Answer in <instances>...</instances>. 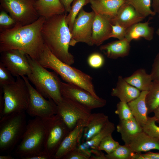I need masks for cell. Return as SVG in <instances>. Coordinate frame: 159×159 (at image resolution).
Returning <instances> with one entry per match:
<instances>
[{
	"mask_svg": "<svg viewBox=\"0 0 159 159\" xmlns=\"http://www.w3.org/2000/svg\"><path fill=\"white\" fill-rule=\"evenodd\" d=\"M36 61L46 68L53 70L66 82L78 86L94 96L99 97L95 92L90 76L59 59L46 44Z\"/></svg>",
	"mask_w": 159,
	"mask_h": 159,
	"instance_id": "cell-3",
	"label": "cell"
},
{
	"mask_svg": "<svg viewBox=\"0 0 159 159\" xmlns=\"http://www.w3.org/2000/svg\"><path fill=\"white\" fill-rule=\"evenodd\" d=\"M67 13L54 15L46 19L41 29L44 43L59 59L71 65L74 62L69 52L71 34L66 21Z\"/></svg>",
	"mask_w": 159,
	"mask_h": 159,
	"instance_id": "cell-2",
	"label": "cell"
},
{
	"mask_svg": "<svg viewBox=\"0 0 159 159\" xmlns=\"http://www.w3.org/2000/svg\"><path fill=\"white\" fill-rule=\"evenodd\" d=\"M115 113L118 115L120 120L130 119L134 117L127 103L120 101L116 105Z\"/></svg>",
	"mask_w": 159,
	"mask_h": 159,
	"instance_id": "cell-35",
	"label": "cell"
},
{
	"mask_svg": "<svg viewBox=\"0 0 159 159\" xmlns=\"http://www.w3.org/2000/svg\"><path fill=\"white\" fill-rule=\"evenodd\" d=\"M62 159H89L76 149L65 155Z\"/></svg>",
	"mask_w": 159,
	"mask_h": 159,
	"instance_id": "cell-42",
	"label": "cell"
},
{
	"mask_svg": "<svg viewBox=\"0 0 159 159\" xmlns=\"http://www.w3.org/2000/svg\"><path fill=\"white\" fill-rule=\"evenodd\" d=\"M125 0H90V6L95 12L114 18Z\"/></svg>",
	"mask_w": 159,
	"mask_h": 159,
	"instance_id": "cell-21",
	"label": "cell"
},
{
	"mask_svg": "<svg viewBox=\"0 0 159 159\" xmlns=\"http://www.w3.org/2000/svg\"><path fill=\"white\" fill-rule=\"evenodd\" d=\"M31 72L27 77L36 90L45 98L53 100L57 105L62 98L60 90L61 81L54 72L46 69L27 54Z\"/></svg>",
	"mask_w": 159,
	"mask_h": 159,
	"instance_id": "cell-4",
	"label": "cell"
},
{
	"mask_svg": "<svg viewBox=\"0 0 159 159\" xmlns=\"http://www.w3.org/2000/svg\"><path fill=\"white\" fill-rule=\"evenodd\" d=\"M95 15L92 25V46H99L109 39L112 30L111 19L108 17L95 12Z\"/></svg>",
	"mask_w": 159,
	"mask_h": 159,
	"instance_id": "cell-16",
	"label": "cell"
},
{
	"mask_svg": "<svg viewBox=\"0 0 159 159\" xmlns=\"http://www.w3.org/2000/svg\"><path fill=\"white\" fill-rule=\"evenodd\" d=\"M148 92L141 91L138 97L127 103L134 117L142 127L145 124L148 119L145 98Z\"/></svg>",
	"mask_w": 159,
	"mask_h": 159,
	"instance_id": "cell-24",
	"label": "cell"
},
{
	"mask_svg": "<svg viewBox=\"0 0 159 159\" xmlns=\"http://www.w3.org/2000/svg\"><path fill=\"white\" fill-rule=\"evenodd\" d=\"M3 10L0 13V32L13 28L16 23L11 16Z\"/></svg>",
	"mask_w": 159,
	"mask_h": 159,
	"instance_id": "cell-36",
	"label": "cell"
},
{
	"mask_svg": "<svg viewBox=\"0 0 159 159\" xmlns=\"http://www.w3.org/2000/svg\"><path fill=\"white\" fill-rule=\"evenodd\" d=\"M125 3L132 6L136 11L145 18L156 14L151 8L152 0H125Z\"/></svg>",
	"mask_w": 159,
	"mask_h": 159,
	"instance_id": "cell-30",
	"label": "cell"
},
{
	"mask_svg": "<svg viewBox=\"0 0 159 159\" xmlns=\"http://www.w3.org/2000/svg\"><path fill=\"white\" fill-rule=\"evenodd\" d=\"M60 90L63 96L91 110L102 107L106 104L105 100L96 97L86 90L73 84L61 82Z\"/></svg>",
	"mask_w": 159,
	"mask_h": 159,
	"instance_id": "cell-13",
	"label": "cell"
},
{
	"mask_svg": "<svg viewBox=\"0 0 159 159\" xmlns=\"http://www.w3.org/2000/svg\"><path fill=\"white\" fill-rule=\"evenodd\" d=\"M150 74L153 81L159 80V52L154 60Z\"/></svg>",
	"mask_w": 159,
	"mask_h": 159,
	"instance_id": "cell-40",
	"label": "cell"
},
{
	"mask_svg": "<svg viewBox=\"0 0 159 159\" xmlns=\"http://www.w3.org/2000/svg\"><path fill=\"white\" fill-rule=\"evenodd\" d=\"M127 29L118 24L112 25V30L109 38H115L119 40L125 38Z\"/></svg>",
	"mask_w": 159,
	"mask_h": 159,
	"instance_id": "cell-39",
	"label": "cell"
},
{
	"mask_svg": "<svg viewBox=\"0 0 159 159\" xmlns=\"http://www.w3.org/2000/svg\"><path fill=\"white\" fill-rule=\"evenodd\" d=\"M76 149L90 159L91 155L90 149L88 148L82 143L78 145Z\"/></svg>",
	"mask_w": 159,
	"mask_h": 159,
	"instance_id": "cell-45",
	"label": "cell"
},
{
	"mask_svg": "<svg viewBox=\"0 0 159 159\" xmlns=\"http://www.w3.org/2000/svg\"><path fill=\"white\" fill-rule=\"evenodd\" d=\"M87 62L89 65L94 69H98L102 67L105 62L103 56L98 52H94L88 57Z\"/></svg>",
	"mask_w": 159,
	"mask_h": 159,
	"instance_id": "cell-38",
	"label": "cell"
},
{
	"mask_svg": "<svg viewBox=\"0 0 159 159\" xmlns=\"http://www.w3.org/2000/svg\"><path fill=\"white\" fill-rule=\"evenodd\" d=\"M141 92L119 76L116 86L112 89L110 94L112 96L118 98L120 101L128 103L138 97Z\"/></svg>",
	"mask_w": 159,
	"mask_h": 159,
	"instance_id": "cell-20",
	"label": "cell"
},
{
	"mask_svg": "<svg viewBox=\"0 0 159 159\" xmlns=\"http://www.w3.org/2000/svg\"><path fill=\"white\" fill-rule=\"evenodd\" d=\"M145 18L131 6L125 3L120 8L116 16L111 19L112 25L118 24L126 29L142 21Z\"/></svg>",
	"mask_w": 159,
	"mask_h": 159,
	"instance_id": "cell-17",
	"label": "cell"
},
{
	"mask_svg": "<svg viewBox=\"0 0 159 159\" xmlns=\"http://www.w3.org/2000/svg\"><path fill=\"white\" fill-rule=\"evenodd\" d=\"M127 145L135 153L146 152L153 149L159 150V139L143 131L132 137Z\"/></svg>",
	"mask_w": 159,
	"mask_h": 159,
	"instance_id": "cell-18",
	"label": "cell"
},
{
	"mask_svg": "<svg viewBox=\"0 0 159 159\" xmlns=\"http://www.w3.org/2000/svg\"><path fill=\"white\" fill-rule=\"evenodd\" d=\"M15 81L9 71L0 62V86L10 84Z\"/></svg>",
	"mask_w": 159,
	"mask_h": 159,
	"instance_id": "cell-37",
	"label": "cell"
},
{
	"mask_svg": "<svg viewBox=\"0 0 159 159\" xmlns=\"http://www.w3.org/2000/svg\"><path fill=\"white\" fill-rule=\"evenodd\" d=\"M37 0H0V9L14 19L16 24L25 26L32 24L39 16L34 8Z\"/></svg>",
	"mask_w": 159,
	"mask_h": 159,
	"instance_id": "cell-8",
	"label": "cell"
},
{
	"mask_svg": "<svg viewBox=\"0 0 159 159\" xmlns=\"http://www.w3.org/2000/svg\"><path fill=\"white\" fill-rule=\"evenodd\" d=\"M95 13L92 11L88 12L83 8L76 18L71 32L69 45L74 46L78 42L84 43L92 46V25Z\"/></svg>",
	"mask_w": 159,
	"mask_h": 159,
	"instance_id": "cell-12",
	"label": "cell"
},
{
	"mask_svg": "<svg viewBox=\"0 0 159 159\" xmlns=\"http://www.w3.org/2000/svg\"><path fill=\"white\" fill-rule=\"evenodd\" d=\"M135 153L127 145H119L113 152L105 155L106 159H132Z\"/></svg>",
	"mask_w": 159,
	"mask_h": 159,
	"instance_id": "cell-32",
	"label": "cell"
},
{
	"mask_svg": "<svg viewBox=\"0 0 159 159\" xmlns=\"http://www.w3.org/2000/svg\"><path fill=\"white\" fill-rule=\"evenodd\" d=\"M45 19L39 16L32 24L23 26L16 24L13 28L0 32V53L19 50L37 60L44 47L41 32Z\"/></svg>",
	"mask_w": 159,
	"mask_h": 159,
	"instance_id": "cell-1",
	"label": "cell"
},
{
	"mask_svg": "<svg viewBox=\"0 0 159 159\" xmlns=\"http://www.w3.org/2000/svg\"><path fill=\"white\" fill-rule=\"evenodd\" d=\"M112 134L105 137L100 142L98 149L105 151L107 154L111 153L115 150L120 145L119 143L114 140Z\"/></svg>",
	"mask_w": 159,
	"mask_h": 159,
	"instance_id": "cell-33",
	"label": "cell"
},
{
	"mask_svg": "<svg viewBox=\"0 0 159 159\" xmlns=\"http://www.w3.org/2000/svg\"><path fill=\"white\" fill-rule=\"evenodd\" d=\"M109 121L103 113H91L84 129L82 142L88 140L98 133Z\"/></svg>",
	"mask_w": 159,
	"mask_h": 159,
	"instance_id": "cell-19",
	"label": "cell"
},
{
	"mask_svg": "<svg viewBox=\"0 0 159 159\" xmlns=\"http://www.w3.org/2000/svg\"><path fill=\"white\" fill-rule=\"evenodd\" d=\"M148 114L153 112L159 106V80L153 81L152 87L145 98Z\"/></svg>",
	"mask_w": 159,
	"mask_h": 159,
	"instance_id": "cell-29",
	"label": "cell"
},
{
	"mask_svg": "<svg viewBox=\"0 0 159 159\" xmlns=\"http://www.w3.org/2000/svg\"><path fill=\"white\" fill-rule=\"evenodd\" d=\"M149 20L145 22L136 23L127 29L125 38L130 42L133 40L143 38L148 41L153 38L154 30L149 25Z\"/></svg>",
	"mask_w": 159,
	"mask_h": 159,
	"instance_id": "cell-25",
	"label": "cell"
},
{
	"mask_svg": "<svg viewBox=\"0 0 159 159\" xmlns=\"http://www.w3.org/2000/svg\"><path fill=\"white\" fill-rule=\"evenodd\" d=\"M1 86L4 106L0 118L13 113L26 112L29 104V94L28 87L24 79L20 76L17 77L14 83Z\"/></svg>",
	"mask_w": 159,
	"mask_h": 159,
	"instance_id": "cell-7",
	"label": "cell"
},
{
	"mask_svg": "<svg viewBox=\"0 0 159 159\" xmlns=\"http://www.w3.org/2000/svg\"><path fill=\"white\" fill-rule=\"evenodd\" d=\"M153 11L158 15L159 19V0H152Z\"/></svg>",
	"mask_w": 159,
	"mask_h": 159,
	"instance_id": "cell-48",
	"label": "cell"
},
{
	"mask_svg": "<svg viewBox=\"0 0 159 159\" xmlns=\"http://www.w3.org/2000/svg\"><path fill=\"white\" fill-rule=\"evenodd\" d=\"M86 122L78 120L74 127L64 137L53 158V159H62L67 154L77 148L82 137Z\"/></svg>",
	"mask_w": 159,
	"mask_h": 159,
	"instance_id": "cell-15",
	"label": "cell"
},
{
	"mask_svg": "<svg viewBox=\"0 0 159 159\" xmlns=\"http://www.w3.org/2000/svg\"><path fill=\"white\" fill-rule=\"evenodd\" d=\"M45 119L46 130L44 152L52 159L63 140L70 130L57 114Z\"/></svg>",
	"mask_w": 159,
	"mask_h": 159,
	"instance_id": "cell-9",
	"label": "cell"
},
{
	"mask_svg": "<svg viewBox=\"0 0 159 159\" xmlns=\"http://www.w3.org/2000/svg\"><path fill=\"white\" fill-rule=\"evenodd\" d=\"M129 84L141 91H148L153 82L151 76L148 74L145 69L143 68L135 71L130 76L124 77Z\"/></svg>",
	"mask_w": 159,
	"mask_h": 159,
	"instance_id": "cell-26",
	"label": "cell"
},
{
	"mask_svg": "<svg viewBox=\"0 0 159 159\" xmlns=\"http://www.w3.org/2000/svg\"><path fill=\"white\" fill-rule=\"evenodd\" d=\"M132 159H159V153L149 152L144 154L135 153Z\"/></svg>",
	"mask_w": 159,
	"mask_h": 159,
	"instance_id": "cell-41",
	"label": "cell"
},
{
	"mask_svg": "<svg viewBox=\"0 0 159 159\" xmlns=\"http://www.w3.org/2000/svg\"><path fill=\"white\" fill-rule=\"evenodd\" d=\"M142 127L143 132L152 137L159 139V126L156 124V118L154 116L148 117L146 123Z\"/></svg>",
	"mask_w": 159,
	"mask_h": 159,
	"instance_id": "cell-34",
	"label": "cell"
},
{
	"mask_svg": "<svg viewBox=\"0 0 159 159\" xmlns=\"http://www.w3.org/2000/svg\"><path fill=\"white\" fill-rule=\"evenodd\" d=\"M28 87L29 97L26 112L31 116L47 118L57 114V105L51 99L47 100L30 84L27 77H22Z\"/></svg>",
	"mask_w": 159,
	"mask_h": 159,
	"instance_id": "cell-10",
	"label": "cell"
},
{
	"mask_svg": "<svg viewBox=\"0 0 159 159\" xmlns=\"http://www.w3.org/2000/svg\"><path fill=\"white\" fill-rule=\"evenodd\" d=\"M22 159H52L44 152L22 158Z\"/></svg>",
	"mask_w": 159,
	"mask_h": 159,
	"instance_id": "cell-43",
	"label": "cell"
},
{
	"mask_svg": "<svg viewBox=\"0 0 159 159\" xmlns=\"http://www.w3.org/2000/svg\"><path fill=\"white\" fill-rule=\"evenodd\" d=\"M26 111L13 113L0 118V151L12 150L20 141L27 123Z\"/></svg>",
	"mask_w": 159,
	"mask_h": 159,
	"instance_id": "cell-6",
	"label": "cell"
},
{
	"mask_svg": "<svg viewBox=\"0 0 159 159\" xmlns=\"http://www.w3.org/2000/svg\"><path fill=\"white\" fill-rule=\"evenodd\" d=\"M117 131L120 133L121 138L127 145L130 138L135 134L143 131L142 127L135 118L125 120H120L117 126Z\"/></svg>",
	"mask_w": 159,
	"mask_h": 159,
	"instance_id": "cell-27",
	"label": "cell"
},
{
	"mask_svg": "<svg viewBox=\"0 0 159 159\" xmlns=\"http://www.w3.org/2000/svg\"><path fill=\"white\" fill-rule=\"evenodd\" d=\"M13 157L9 155H0V159H14Z\"/></svg>",
	"mask_w": 159,
	"mask_h": 159,
	"instance_id": "cell-50",
	"label": "cell"
},
{
	"mask_svg": "<svg viewBox=\"0 0 159 159\" xmlns=\"http://www.w3.org/2000/svg\"><path fill=\"white\" fill-rule=\"evenodd\" d=\"M115 129L114 123L109 121L98 133L90 140L82 142L90 149H98V146L101 140L107 135L112 134Z\"/></svg>",
	"mask_w": 159,
	"mask_h": 159,
	"instance_id": "cell-28",
	"label": "cell"
},
{
	"mask_svg": "<svg viewBox=\"0 0 159 159\" xmlns=\"http://www.w3.org/2000/svg\"><path fill=\"white\" fill-rule=\"evenodd\" d=\"M153 112L154 113V116L156 118V123L159 124V106L157 107Z\"/></svg>",
	"mask_w": 159,
	"mask_h": 159,
	"instance_id": "cell-49",
	"label": "cell"
},
{
	"mask_svg": "<svg viewBox=\"0 0 159 159\" xmlns=\"http://www.w3.org/2000/svg\"><path fill=\"white\" fill-rule=\"evenodd\" d=\"M46 130L45 118L35 117L29 120L20 142L14 150L15 156L21 158L44 152Z\"/></svg>",
	"mask_w": 159,
	"mask_h": 159,
	"instance_id": "cell-5",
	"label": "cell"
},
{
	"mask_svg": "<svg viewBox=\"0 0 159 159\" xmlns=\"http://www.w3.org/2000/svg\"><path fill=\"white\" fill-rule=\"evenodd\" d=\"M156 33L157 35L159 37V28L156 31Z\"/></svg>",
	"mask_w": 159,
	"mask_h": 159,
	"instance_id": "cell-51",
	"label": "cell"
},
{
	"mask_svg": "<svg viewBox=\"0 0 159 159\" xmlns=\"http://www.w3.org/2000/svg\"><path fill=\"white\" fill-rule=\"evenodd\" d=\"M91 153L90 159H106L105 155L101 150L98 149H90Z\"/></svg>",
	"mask_w": 159,
	"mask_h": 159,
	"instance_id": "cell-44",
	"label": "cell"
},
{
	"mask_svg": "<svg viewBox=\"0 0 159 159\" xmlns=\"http://www.w3.org/2000/svg\"><path fill=\"white\" fill-rule=\"evenodd\" d=\"M90 3V0H74L69 14L66 18V22L71 32H72L74 21L83 7Z\"/></svg>",
	"mask_w": 159,
	"mask_h": 159,
	"instance_id": "cell-31",
	"label": "cell"
},
{
	"mask_svg": "<svg viewBox=\"0 0 159 159\" xmlns=\"http://www.w3.org/2000/svg\"><path fill=\"white\" fill-rule=\"evenodd\" d=\"M34 8L39 16L46 19L66 13L60 0H37Z\"/></svg>",
	"mask_w": 159,
	"mask_h": 159,
	"instance_id": "cell-23",
	"label": "cell"
},
{
	"mask_svg": "<svg viewBox=\"0 0 159 159\" xmlns=\"http://www.w3.org/2000/svg\"><path fill=\"white\" fill-rule=\"evenodd\" d=\"M0 61L13 76H27L31 72L27 54L23 51L10 50L1 53Z\"/></svg>",
	"mask_w": 159,
	"mask_h": 159,
	"instance_id": "cell-14",
	"label": "cell"
},
{
	"mask_svg": "<svg viewBox=\"0 0 159 159\" xmlns=\"http://www.w3.org/2000/svg\"><path fill=\"white\" fill-rule=\"evenodd\" d=\"M74 0H60L64 6L66 13L69 12L71 7V4Z\"/></svg>",
	"mask_w": 159,
	"mask_h": 159,
	"instance_id": "cell-47",
	"label": "cell"
},
{
	"mask_svg": "<svg viewBox=\"0 0 159 159\" xmlns=\"http://www.w3.org/2000/svg\"><path fill=\"white\" fill-rule=\"evenodd\" d=\"M0 118L1 117L4 109V103L2 87L0 86Z\"/></svg>",
	"mask_w": 159,
	"mask_h": 159,
	"instance_id": "cell-46",
	"label": "cell"
},
{
	"mask_svg": "<svg viewBox=\"0 0 159 159\" xmlns=\"http://www.w3.org/2000/svg\"><path fill=\"white\" fill-rule=\"evenodd\" d=\"M91 110L62 96L61 101L57 104V113L70 130L75 127L78 121L87 122L91 114Z\"/></svg>",
	"mask_w": 159,
	"mask_h": 159,
	"instance_id": "cell-11",
	"label": "cell"
},
{
	"mask_svg": "<svg viewBox=\"0 0 159 159\" xmlns=\"http://www.w3.org/2000/svg\"><path fill=\"white\" fill-rule=\"evenodd\" d=\"M130 42L125 38L101 45L100 49L107 57L112 59L124 57L129 54Z\"/></svg>",
	"mask_w": 159,
	"mask_h": 159,
	"instance_id": "cell-22",
	"label": "cell"
}]
</instances>
